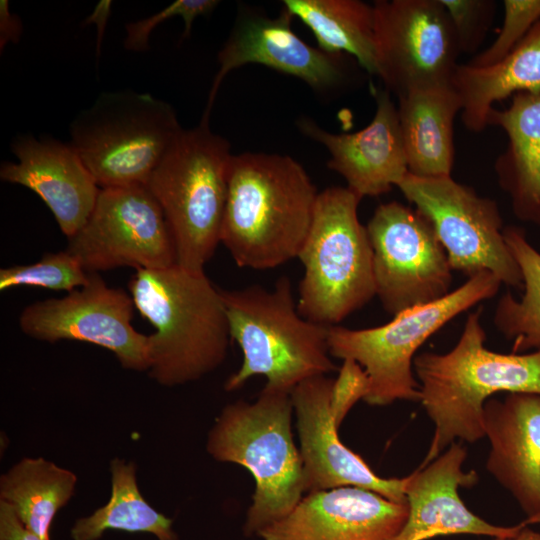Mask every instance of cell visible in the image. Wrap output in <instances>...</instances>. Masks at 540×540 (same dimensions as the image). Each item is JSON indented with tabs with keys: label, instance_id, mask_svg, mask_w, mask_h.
I'll return each mask as SVG.
<instances>
[{
	"label": "cell",
	"instance_id": "6da1fadb",
	"mask_svg": "<svg viewBox=\"0 0 540 540\" xmlns=\"http://www.w3.org/2000/svg\"><path fill=\"white\" fill-rule=\"evenodd\" d=\"M482 307L470 313L456 345L447 353L415 356L420 402L435 429L424 466L455 439L485 437L484 405L498 392L540 394V349L502 354L484 346Z\"/></svg>",
	"mask_w": 540,
	"mask_h": 540
},
{
	"label": "cell",
	"instance_id": "7a4b0ae2",
	"mask_svg": "<svg viewBox=\"0 0 540 540\" xmlns=\"http://www.w3.org/2000/svg\"><path fill=\"white\" fill-rule=\"evenodd\" d=\"M318 192L288 155H233L221 243L239 267L267 270L297 258Z\"/></svg>",
	"mask_w": 540,
	"mask_h": 540
},
{
	"label": "cell",
	"instance_id": "3957f363",
	"mask_svg": "<svg viewBox=\"0 0 540 540\" xmlns=\"http://www.w3.org/2000/svg\"><path fill=\"white\" fill-rule=\"evenodd\" d=\"M128 288L155 331L148 335L149 376L173 387L194 382L225 360L231 340L221 289L204 271L175 264L136 270Z\"/></svg>",
	"mask_w": 540,
	"mask_h": 540
},
{
	"label": "cell",
	"instance_id": "277c9868",
	"mask_svg": "<svg viewBox=\"0 0 540 540\" xmlns=\"http://www.w3.org/2000/svg\"><path fill=\"white\" fill-rule=\"evenodd\" d=\"M293 412L289 392L264 387L252 403L226 405L208 434L206 450L212 458L244 467L255 480L243 526L246 536L285 517L305 493Z\"/></svg>",
	"mask_w": 540,
	"mask_h": 540
},
{
	"label": "cell",
	"instance_id": "5b68a950",
	"mask_svg": "<svg viewBox=\"0 0 540 540\" xmlns=\"http://www.w3.org/2000/svg\"><path fill=\"white\" fill-rule=\"evenodd\" d=\"M231 340L243 355L242 364L224 388L234 391L262 375L264 387L291 392L300 382L337 370L328 346L330 326L301 316L291 282L280 277L271 290L251 285L221 290Z\"/></svg>",
	"mask_w": 540,
	"mask_h": 540
},
{
	"label": "cell",
	"instance_id": "8992f818",
	"mask_svg": "<svg viewBox=\"0 0 540 540\" xmlns=\"http://www.w3.org/2000/svg\"><path fill=\"white\" fill-rule=\"evenodd\" d=\"M233 154L227 139L209 121L182 129L146 183L167 222L176 264L194 271L221 242V228Z\"/></svg>",
	"mask_w": 540,
	"mask_h": 540
},
{
	"label": "cell",
	"instance_id": "52a82bcc",
	"mask_svg": "<svg viewBox=\"0 0 540 540\" xmlns=\"http://www.w3.org/2000/svg\"><path fill=\"white\" fill-rule=\"evenodd\" d=\"M361 199L347 186L318 193L297 257L304 266L297 308L309 321L337 325L376 296L372 247L358 218Z\"/></svg>",
	"mask_w": 540,
	"mask_h": 540
},
{
	"label": "cell",
	"instance_id": "ba28073f",
	"mask_svg": "<svg viewBox=\"0 0 540 540\" xmlns=\"http://www.w3.org/2000/svg\"><path fill=\"white\" fill-rule=\"evenodd\" d=\"M174 108L149 93H101L69 125L70 144L102 188L146 185L178 134Z\"/></svg>",
	"mask_w": 540,
	"mask_h": 540
},
{
	"label": "cell",
	"instance_id": "9c48e42d",
	"mask_svg": "<svg viewBox=\"0 0 540 540\" xmlns=\"http://www.w3.org/2000/svg\"><path fill=\"white\" fill-rule=\"evenodd\" d=\"M501 284L495 275L483 271L440 300L400 312L381 326L366 329L330 326V355L354 360L364 369L369 388L363 401L369 405L419 401V383L413 371L417 350L456 316L494 297Z\"/></svg>",
	"mask_w": 540,
	"mask_h": 540
},
{
	"label": "cell",
	"instance_id": "30bf717a",
	"mask_svg": "<svg viewBox=\"0 0 540 540\" xmlns=\"http://www.w3.org/2000/svg\"><path fill=\"white\" fill-rule=\"evenodd\" d=\"M432 224L452 271L469 277L488 271L504 285L523 289L520 268L503 235L497 202L450 176L410 173L397 185Z\"/></svg>",
	"mask_w": 540,
	"mask_h": 540
},
{
	"label": "cell",
	"instance_id": "8fae6325",
	"mask_svg": "<svg viewBox=\"0 0 540 540\" xmlns=\"http://www.w3.org/2000/svg\"><path fill=\"white\" fill-rule=\"evenodd\" d=\"M376 296L395 316L450 293L452 269L430 221L397 201L379 205L367 226Z\"/></svg>",
	"mask_w": 540,
	"mask_h": 540
},
{
	"label": "cell",
	"instance_id": "7c38bea8",
	"mask_svg": "<svg viewBox=\"0 0 540 540\" xmlns=\"http://www.w3.org/2000/svg\"><path fill=\"white\" fill-rule=\"evenodd\" d=\"M66 250L87 273L119 267L162 269L176 264L161 207L145 185L100 189L85 224Z\"/></svg>",
	"mask_w": 540,
	"mask_h": 540
},
{
	"label": "cell",
	"instance_id": "4fadbf2b",
	"mask_svg": "<svg viewBox=\"0 0 540 540\" xmlns=\"http://www.w3.org/2000/svg\"><path fill=\"white\" fill-rule=\"evenodd\" d=\"M378 72L398 96L451 84L460 50L440 0H377L373 4Z\"/></svg>",
	"mask_w": 540,
	"mask_h": 540
},
{
	"label": "cell",
	"instance_id": "5bb4252c",
	"mask_svg": "<svg viewBox=\"0 0 540 540\" xmlns=\"http://www.w3.org/2000/svg\"><path fill=\"white\" fill-rule=\"evenodd\" d=\"M134 309L131 295L109 287L99 273H90L88 283L68 295L26 306L19 327L40 341L73 340L101 346L123 368L145 371L150 367L149 340L132 325Z\"/></svg>",
	"mask_w": 540,
	"mask_h": 540
},
{
	"label": "cell",
	"instance_id": "9a60e30c",
	"mask_svg": "<svg viewBox=\"0 0 540 540\" xmlns=\"http://www.w3.org/2000/svg\"><path fill=\"white\" fill-rule=\"evenodd\" d=\"M293 18L285 8L274 18L247 7L239 8L229 37L218 53L219 69L201 120L209 121L225 76L249 63L299 78L325 97L342 92L354 82L356 69L349 55L328 53L310 46L292 30Z\"/></svg>",
	"mask_w": 540,
	"mask_h": 540
},
{
	"label": "cell",
	"instance_id": "2e32d148",
	"mask_svg": "<svg viewBox=\"0 0 540 540\" xmlns=\"http://www.w3.org/2000/svg\"><path fill=\"white\" fill-rule=\"evenodd\" d=\"M333 381L326 375L314 376L300 382L290 392L300 441L305 493L356 486L394 502L406 503V477L378 476L341 441L331 410Z\"/></svg>",
	"mask_w": 540,
	"mask_h": 540
},
{
	"label": "cell",
	"instance_id": "e0dca14e",
	"mask_svg": "<svg viewBox=\"0 0 540 540\" xmlns=\"http://www.w3.org/2000/svg\"><path fill=\"white\" fill-rule=\"evenodd\" d=\"M407 516V503L344 486L308 493L258 536L263 540H394Z\"/></svg>",
	"mask_w": 540,
	"mask_h": 540
},
{
	"label": "cell",
	"instance_id": "ac0fdd59",
	"mask_svg": "<svg viewBox=\"0 0 540 540\" xmlns=\"http://www.w3.org/2000/svg\"><path fill=\"white\" fill-rule=\"evenodd\" d=\"M466 457V449L454 442L406 477L408 516L394 540H427L456 534L508 538L529 525L527 520L511 527L493 525L465 506L458 489L478 482L474 470H463Z\"/></svg>",
	"mask_w": 540,
	"mask_h": 540
},
{
	"label": "cell",
	"instance_id": "d6986e66",
	"mask_svg": "<svg viewBox=\"0 0 540 540\" xmlns=\"http://www.w3.org/2000/svg\"><path fill=\"white\" fill-rule=\"evenodd\" d=\"M17 162H2L0 179L36 193L52 212L60 230L72 237L85 224L100 187L70 143L24 133L10 145Z\"/></svg>",
	"mask_w": 540,
	"mask_h": 540
},
{
	"label": "cell",
	"instance_id": "ffe728a7",
	"mask_svg": "<svg viewBox=\"0 0 540 540\" xmlns=\"http://www.w3.org/2000/svg\"><path fill=\"white\" fill-rule=\"evenodd\" d=\"M296 124L302 134L328 150L327 166L361 198L389 192L408 173L397 107L387 90L378 91L372 121L357 132L331 133L308 117H300Z\"/></svg>",
	"mask_w": 540,
	"mask_h": 540
},
{
	"label": "cell",
	"instance_id": "44dd1931",
	"mask_svg": "<svg viewBox=\"0 0 540 540\" xmlns=\"http://www.w3.org/2000/svg\"><path fill=\"white\" fill-rule=\"evenodd\" d=\"M484 431L490 442L487 471L513 496L529 524L540 523V394L488 399Z\"/></svg>",
	"mask_w": 540,
	"mask_h": 540
},
{
	"label": "cell",
	"instance_id": "7402d4cb",
	"mask_svg": "<svg viewBox=\"0 0 540 540\" xmlns=\"http://www.w3.org/2000/svg\"><path fill=\"white\" fill-rule=\"evenodd\" d=\"M489 125L508 138L494 165L498 183L514 215L540 228V92L514 95L508 108L490 112Z\"/></svg>",
	"mask_w": 540,
	"mask_h": 540
},
{
	"label": "cell",
	"instance_id": "603a6c76",
	"mask_svg": "<svg viewBox=\"0 0 540 540\" xmlns=\"http://www.w3.org/2000/svg\"><path fill=\"white\" fill-rule=\"evenodd\" d=\"M460 97L451 84L416 89L398 96V118L408 173L450 176L455 156L454 120Z\"/></svg>",
	"mask_w": 540,
	"mask_h": 540
},
{
	"label": "cell",
	"instance_id": "cb8c5ba5",
	"mask_svg": "<svg viewBox=\"0 0 540 540\" xmlns=\"http://www.w3.org/2000/svg\"><path fill=\"white\" fill-rule=\"evenodd\" d=\"M451 85L461 100V120L475 133L488 126L495 103L518 93L540 92V20L500 61L482 67L459 64Z\"/></svg>",
	"mask_w": 540,
	"mask_h": 540
},
{
	"label": "cell",
	"instance_id": "d4e9b609",
	"mask_svg": "<svg viewBox=\"0 0 540 540\" xmlns=\"http://www.w3.org/2000/svg\"><path fill=\"white\" fill-rule=\"evenodd\" d=\"M283 8L310 28L318 48L349 55L377 76L373 5L360 0H284Z\"/></svg>",
	"mask_w": 540,
	"mask_h": 540
},
{
	"label": "cell",
	"instance_id": "484cf974",
	"mask_svg": "<svg viewBox=\"0 0 540 540\" xmlns=\"http://www.w3.org/2000/svg\"><path fill=\"white\" fill-rule=\"evenodd\" d=\"M77 476L42 457L23 458L0 477V501L44 540L57 512L74 494Z\"/></svg>",
	"mask_w": 540,
	"mask_h": 540
},
{
	"label": "cell",
	"instance_id": "4316f807",
	"mask_svg": "<svg viewBox=\"0 0 540 540\" xmlns=\"http://www.w3.org/2000/svg\"><path fill=\"white\" fill-rule=\"evenodd\" d=\"M111 496L91 515L79 518L70 530L72 540H98L109 530L146 532L158 540H179L173 520L155 510L142 496L133 462L110 463Z\"/></svg>",
	"mask_w": 540,
	"mask_h": 540
},
{
	"label": "cell",
	"instance_id": "83f0119b",
	"mask_svg": "<svg viewBox=\"0 0 540 540\" xmlns=\"http://www.w3.org/2000/svg\"><path fill=\"white\" fill-rule=\"evenodd\" d=\"M510 253L518 264L523 279V294L516 299L505 293L498 301L493 316L494 326L512 341V353L540 349V252L517 226L503 229Z\"/></svg>",
	"mask_w": 540,
	"mask_h": 540
},
{
	"label": "cell",
	"instance_id": "f1b7e54d",
	"mask_svg": "<svg viewBox=\"0 0 540 540\" xmlns=\"http://www.w3.org/2000/svg\"><path fill=\"white\" fill-rule=\"evenodd\" d=\"M89 278L90 273L67 250L48 252L33 264L2 268L0 290L31 286L72 292L86 285Z\"/></svg>",
	"mask_w": 540,
	"mask_h": 540
},
{
	"label": "cell",
	"instance_id": "f546056e",
	"mask_svg": "<svg viewBox=\"0 0 540 540\" xmlns=\"http://www.w3.org/2000/svg\"><path fill=\"white\" fill-rule=\"evenodd\" d=\"M504 20L497 38L468 64L488 66L509 54L540 20V0H504Z\"/></svg>",
	"mask_w": 540,
	"mask_h": 540
},
{
	"label": "cell",
	"instance_id": "4dcf8cb0",
	"mask_svg": "<svg viewBox=\"0 0 540 540\" xmlns=\"http://www.w3.org/2000/svg\"><path fill=\"white\" fill-rule=\"evenodd\" d=\"M219 3L218 0H176L149 17L129 22L125 25L124 48L131 52L148 51L152 31L162 22L175 16L184 20L182 41L190 36L194 20L198 16L211 14Z\"/></svg>",
	"mask_w": 540,
	"mask_h": 540
},
{
	"label": "cell",
	"instance_id": "1f68e13d",
	"mask_svg": "<svg viewBox=\"0 0 540 540\" xmlns=\"http://www.w3.org/2000/svg\"><path fill=\"white\" fill-rule=\"evenodd\" d=\"M452 22L460 53H473L482 43L495 13L491 0H440Z\"/></svg>",
	"mask_w": 540,
	"mask_h": 540
},
{
	"label": "cell",
	"instance_id": "d6a6232c",
	"mask_svg": "<svg viewBox=\"0 0 540 540\" xmlns=\"http://www.w3.org/2000/svg\"><path fill=\"white\" fill-rule=\"evenodd\" d=\"M342 361L331 392V410L338 427L354 404L365 398L369 388L364 369L354 360Z\"/></svg>",
	"mask_w": 540,
	"mask_h": 540
},
{
	"label": "cell",
	"instance_id": "836d02e7",
	"mask_svg": "<svg viewBox=\"0 0 540 540\" xmlns=\"http://www.w3.org/2000/svg\"><path fill=\"white\" fill-rule=\"evenodd\" d=\"M0 540H44L28 530L4 501H0Z\"/></svg>",
	"mask_w": 540,
	"mask_h": 540
},
{
	"label": "cell",
	"instance_id": "e575fe53",
	"mask_svg": "<svg viewBox=\"0 0 540 540\" xmlns=\"http://www.w3.org/2000/svg\"><path fill=\"white\" fill-rule=\"evenodd\" d=\"M23 24L19 16L10 10L8 0L0 1V51L9 44H17L22 36Z\"/></svg>",
	"mask_w": 540,
	"mask_h": 540
},
{
	"label": "cell",
	"instance_id": "d590c367",
	"mask_svg": "<svg viewBox=\"0 0 540 540\" xmlns=\"http://www.w3.org/2000/svg\"><path fill=\"white\" fill-rule=\"evenodd\" d=\"M111 8H112V1L110 0H101L98 2V4L95 6L94 10L90 15H88L84 21L82 22V25H88V24H95L97 26V39H96V59L99 61V57L101 54V45L102 40L104 37V32L106 30V26L108 23V20L111 15Z\"/></svg>",
	"mask_w": 540,
	"mask_h": 540
},
{
	"label": "cell",
	"instance_id": "8d00e7d4",
	"mask_svg": "<svg viewBox=\"0 0 540 540\" xmlns=\"http://www.w3.org/2000/svg\"><path fill=\"white\" fill-rule=\"evenodd\" d=\"M494 540H540V533L530 528H523L517 535L508 538H495Z\"/></svg>",
	"mask_w": 540,
	"mask_h": 540
}]
</instances>
